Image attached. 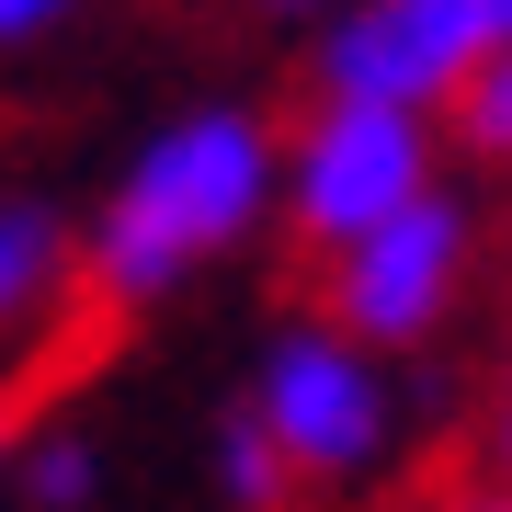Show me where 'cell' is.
I'll return each instance as SVG.
<instances>
[{"label": "cell", "instance_id": "6da1fadb", "mask_svg": "<svg viewBox=\"0 0 512 512\" xmlns=\"http://www.w3.org/2000/svg\"><path fill=\"white\" fill-rule=\"evenodd\" d=\"M262 205H274V137H262L251 114H228V103L183 114L171 137L137 148L126 194L103 205V228H92V296L103 308L171 296L205 251H228Z\"/></svg>", "mask_w": 512, "mask_h": 512}, {"label": "cell", "instance_id": "7a4b0ae2", "mask_svg": "<svg viewBox=\"0 0 512 512\" xmlns=\"http://www.w3.org/2000/svg\"><path fill=\"white\" fill-rule=\"evenodd\" d=\"M467 262H478V228L456 194H410L399 217H376L365 239H342V274H330V330L365 353H399V342H433L444 308L467 296Z\"/></svg>", "mask_w": 512, "mask_h": 512}, {"label": "cell", "instance_id": "3957f363", "mask_svg": "<svg viewBox=\"0 0 512 512\" xmlns=\"http://www.w3.org/2000/svg\"><path fill=\"white\" fill-rule=\"evenodd\" d=\"M512 35V0H353L319 46L330 103H444L456 80H478Z\"/></svg>", "mask_w": 512, "mask_h": 512}, {"label": "cell", "instance_id": "277c9868", "mask_svg": "<svg viewBox=\"0 0 512 512\" xmlns=\"http://www.w3.org/2000/svg\"><path fill=\"white\" fill-rule=\"evenodd\" d=\"M251 433L274 444L296 478H365L387 456V376H376V353L342 342V330H285V342L262 353Z\"/></svg>", "mask_w": 512, "mask_h": 512}, {"label": "cell", "instance_id": "5b68a950", "mask_svg": "<svg viewBox=\"0 0 512 512\" xmlns=\"http://www.w3.org/2000/svg\"><path fill=\"white\" fill-rule=\"evenodd\" d=\"M410 194H433V137L399 103H330L308 137H296V239L308 251H342L376 217H399Z\"/></svg>", "mask_w": 512, "mask_h": 512}, {"label": "cell", "instance_id": "8992f818", "mask_svg": "<svg viewBox=\"0 0 512 512\" xmlns=\"http://www.w3.org/2000/svg\"><path fill=\"white\" fill-rule=\"evenodd\" d=\"M57 296V217L46 205H0V319Z\"/></svg>", "mask_w": 512, "mask_h": 512}, {"label": "cell", "instance_id": "52a82bcc", "mask_svg": "<svg viewBox=\"0 0 512 512\" xmlns=\"http://www.w3.org/2000/svg\"><path fill=\"white\" fill-rule=\"evenodd\" d=\"M217 478H228V501H239V512H285V501H296V467H285L274 444L251 433V410L228 421V444H217Z\"/></svg>", "mask_w": 512, "mask_h": 512}, {"label": "cell", "instance_id": "ba28073f", "mask_svg": "<svg viewBox=\"0 0 512 512\" xmlns=\"http://www.w3.org/2000/svg\"><path fill=\"white\" fill-rule=\"evenodd\" d=\"M23 501H35V512H80V501H92V444H80V433H35V444H23Z\"/></svg>", "mask_w": 512, "mask_h": 512}, {"label": "cell", "instance_id": "9c48e42d", "mask_svg": "<svg viewBox=\"0 0 512 512\" xmlns=\"http://www.w3.org/2000/svg\"><path fill=\"white\" fill-rule=\"evenodd\" d=\"M444 103H456L467 148H490V160H501V137H512V80H501V57H490V69H478V80H456V92H444Z\"/></svg>", "mask_w": 512, "mask_h": 512}, {"label": "cell", "instance_id": "30bf717a", "mask_svg": "<svg viewBox=\"0 0 512 512\" xmlns=\"http://www.w3.org/2000/svg\"><path fill=\"white\" fill-rule=\"evenodd\" d=\"M69 0H0V35H35V23H57Z\"/></svg>", "mask_w": 512, "mask_h": 512}, {"label": "cell", "instance_id": "8fae6325", "mask_svg": "<svg viewBox=\"0 0 512 512\" xmlns=\"http://www.w3.org/2000/svg\"><path fill=\"white\" fill-rule=\"evenodd\" d=\"M421 512H501V501H490V490H433Z\"/></svg>", "mask_w": 512, "mask_h": 512}, {"label": "cell", "instance_id": "7c38bea8", "mask_svg": "<svg viewBox=\"0 0 512 512\" xmlns=\"http://www.w3.org/2000/svg\"><path fill=\"white\" fill-rule=\"evenodd\" d=\"M12 433H23V387H0V456H12Z\"/></svg>", "mask_w": 512, "mask_h": 512}, {"label": "cell", "instance_id": "4fadbf2b", "mask_svg": "<svg viewBox=\"0 0 512 512\" xmlns=\"http://www.w3.org/2000/svg\"><path fill=\"white\" fill-rule=\"evenodd\" d=\"M262 12H342V0H262Z\"/></svg>", "mask_w": 512, "mask_h": 512}]
</instances>
